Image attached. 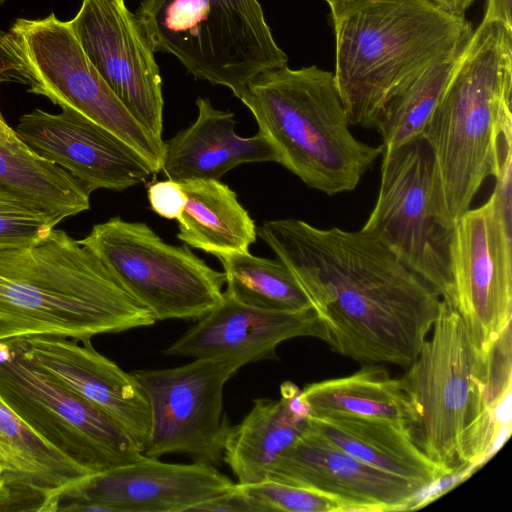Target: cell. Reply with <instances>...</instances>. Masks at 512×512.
Segmentation results:
<instances>
[{
    "mask_svg": "<svg viewBox=\"0 0 512 512\" xmlns=\"http://www.w3.org/2000/svg\"><path fill=\"white\" fill-rule=\"evenodd\" d=\"M179 184L186 203L176 219L178 239L214 256L249 251L256 240V226L229 186L213 179Z\"/></svg>",
    "mask_w": 512,
    "mask_h": 512,
    "instance_id": "cb8c5ba5",
    "label": "cell"
},
{
    "mask_svg": "<svg viewBox=\"0 0 512 512\" xmlns=\"http://www.w3.org/2000/svg\"><path fill=\"white\" fill-rule=\"evenodd\" d=\"M0 190L59 222L90 208V193L68 172L36 154L0 112Z\"/></svg>",
    "mask_w": 512,
    "mask_h": 512,
    "instance_id": "603a6c76",
    "label": "cell"
},
{
    "mask_svg": "<svg viewBox=\"0 0 512 512\" xmlns=\"http://www.w3.org/2000/svg\"><path fill=\"white\" fill-rule=\"evenodd\" d=\"M235 483L209 464H174L143 459L91 473L61 488L49 510L67 500L94 501L111 512H189Z\"/></svg>",
    "mask_w": 512,
    "mask_h": 512,
    "instance_id": "2e32d148",
    "label": "cell"
},
{
    "mask_svg": "<svg viewBox=\"0 0 512 512\" xmlns=\"http://www.w3.org/2000/svg\"><path fill=\"white\" fill-rule=\"evenodd\" d=\"M0 400L53 447L92 473L145 457L111 416L0 341Z\"/></svg>",
    "mask_w": 512,
    "mask_h": 512,
    "instance_id": "9c48e42d",
    "label": "cell"
},
{
    "mask_svg": "<svg viewBox=\"0 0 512 512\" xmlns=\"http://www.w3.org/2000/svg\"><path fill=\"white\" fill-rule=\"evenodd\" d=\"M512 121L499 130L494 149L492 176L495 179L493 193L496 195L504 214L512 219Z\"/></svg>",
    "mask_w": 512,
    "mask_h": 512,
    "instance_id": "4dcf8cb0",
    "label": "cell"
},
{
    "mask_svg": "<svg viewBox=\"0 0 512 512\" xmlns=\"http://www.w3.org/2000/svg\"><path fill=\"white\" fill-rule=\"evenodd\" d=\"M68 23L119 101L146 130L162 139L164 99L155 51L125 0H83Z\"/></svg>",
    "mask_w": 512,
    "mask_h": 512,
    "instance_id": "5bb4252c",
    "label": "cell"
},
{
    "mask_svg": "<svg viewBox=\"0 0 512 512\" xmlns=\"http://www.w3.org/2000/svg\"><path fill=\"white\" fill-rule=\"evenodd\" d=\"M49 444L0 400V478L50 496L91 474ZM47 507V505H46Z\"/></svg>",
    "mask_w": 512,
    "mask_h": 512,
    "instance_id": "484cf974",
    "label": "cell"
},
{
    "mask_svg": "<svg viewBox=\"0 0 512 512\" xmlns=\"http://www.w3.org/2000/svg\"><path fill=\"white\" fill-rule=\"evenodd\" d=\"M237 484L256 512H351L341 500L270 478L253 484Z\"/></svg>",
    "mask_w": 512,
    "mask_h": 512,
    "instance_id": "f1b7e54d",
    "label": "cell"
},
{
    "mask_svg": "<svg viewBox=\"0 0 512 512\" xmlns=\"http://www.w3.org/2000/svg\"><path fill=\"white\" fill-rule=\"evenodd\" d=\"M156 322L89 248L53 228L26 247L0 248V341L94 336Z\"/></svg>",
    "mask_w": 512,
    "mask_h": 512,
    "instance_id": "7a4b0ae2",
    "label": "cell"
},
{
    "mask_svg": "<svg viewBox=\"0 0 512 512\" xmlns=\"http://www.w3.org/2000/svg\"><path fill=\"white\" fill-rule=\"evenodd\" d=\"M135 14L155 52L237 98L258 75L288 63L259 0H141Z\"/></svg>",
    "mask_w": 512,
    "mask_h": 512,
    "instance_id": "8992f818",
    "label": "cell"
},
{
    "mask_svg": "<svg viewBox=\"0 0 512 512\" xmlns=\"http://www.w3.org/2000/svg\"><path fill=\"white\" fill-rule=\"evenodd\" d=\"M258 234L293 274L334 351L367 364L415 360L442 298L385 245L362 230L298 219L266 221Z\"/></svg>",
    "mask_w": 512,
    "mask_h": 512,
    "instance_id": "6da1fadb",
    "label": "cell"
},
{
    "mask_svg": "<svg viewBox=\"0 0 512 512\" xmlns=\"http://www.w3.org/2000/svg\"><path fill=\"white\" fill-rule=\"evenodd\" d=\"M439 7L457 15L464 16V12L475 0H430Z\"/></svg>",
    "mask_w": 512,
    "mask_h": 512,
    "instance_id": "d590c367",
    "label": "cell"
},
{
    "mask_svg": "<svg viewBox=\"0 0 512 512\" xmlns=\"http://www.w3.org/2000/svg\"><path fill=\"white\" fill-rule=\"evenodd\" d=\"M430 336L400 378L412 409L409 433L432 461L454 474L465 438L489 409L483 405L486 354L442 299Z\"/></svg>",
    "mask_w": 512,
    "mask_h": 512,
    "instance_id": "52a82bcc",
    "label": "cell"
},
{
    "mask_svg": "<svg viewBox=\"0 0 512 512\" xmlns=\"http://www.w3.org/2000/svg\"><path fill=\"white\" fill-rule=\"evenodd\" d=\"M12 340L26 358L117 421L143 453L151 426L150 405L132 372L100 354L91 341L58 336Z\"/></svg>",
    "mask_w": 512,
    "mask_h": 512,
    "instance_id": "ac0fdd59",
    "label": "cell"
},
{
    "mask_svg": "<svg viewBox=\"0 0 512 512\" xmlns=\"http://www.w3.org/2000/svg\"><path fill=\"white\" fill-rule=\"evenodd\" d=\"M461 51L425 70L387 102L375 127L384 148H395L422 137L450 82Z\"/></svg>",
    "mask_w": 512,
    "mask_h": 512,
    "instance_id": "83f0119b",
    "label": "cell"
},
{
    "mask_svg": "<svg viewBox=\"0 0 512 512\" xmlns=\"http://www.w3.org/2000/svg\"><path fill=\"white\" fill-rule=\"evenodd\" d=\"M334 80L349 125L376 127L387 102L431 66L457 55L472 30L430 0H351L330 6Z\"/></svg>",
    "mask_w": 512,
    "mask_h": 512,
    "instance_id": "3957f363",
    "label": "cell"
},
{
    "mask_svg": "<svg viewBox=\"0 0 512 512\" xmlns=\"http://www.w3.org/2000/svg\"><path fill=\"white\" fill-rule=\"evenodd\" d=\"M147 194L152 210L170 220L179 217L186 203L179 182L170 179L151 183Z\"/></svg>",
    "mask_w": 512,
    "mask_h": 512,
    "instance_id": "1f68e13d",
    "label": "cell"
},
{
    "mask_svg": "<svg viewBox=\"0 0 512 512\" xmlns=\"http://www.w3.org/2000/svg\"><path fill=\"white\" fill-rule=\"evenodd\" d=\"M7 0H0V5L6 2Z\"/></svg>",
    "mask_w": 512,
    "mask_h": 512,
    "instance_id": "8d00e7d4",
    "label": "cell"
},
{
    "mask_svg": "<svg viewBox=\"0 0 512 512\" xmlns=\"http://www.w3.org/2000/svg\"><path fill=\"white\" fill-rule=\"evenodd\" d=\"M30 79L28 92L71 109L106 128L140 153L155 174L162 169L164 141L146 130L115 96L90 62L68 22L52 12L19 18L7 33Z\"/></svg>",
    "mask_w": 512,
    "mask_h": 512,
    "instance_id": "8fae6325",
    "label": "cell"
},
{
    "mask_svg": "<svg viewBox=\"0 0 512 512\" xmlns=\"http://www.w3.org/2000/svg\"><path fill=\"white\" fill-rule=\"evenodd\" d=\"M511 3L512 0H487L483 20L501 21L512 29Z\"/></svg>",
    "mask_w": 512,
    "mask_h": 512,
    "instance_id": "e575fe53",
    "label": "cell"
},
{
    "mask_svg": "<svg viewBox=\"0 0 512 512\" xmlns=\"http://www.w3.org/2000/svg\"><path fill=\"white\" fill-rule=\"evenodd\" d=\"M189 512H256V510L239 485L235 483L229 490L195 505Z\"/></svg>",
    "mask_w": 512,
    "mask_h": 512,
    "instance_id": "d6a6232c",
    "label": "cell"
},
{
    "mask_svg": "<svg viewBox=\"0 0 512 512\" xmlns=\"http://www.w3.org/2000/svg\"><path fill=\"white\" fill-rule=\"evenodd\" d=\"M280 399L257 398L247 415L229 427L223 461L239 484L265 480L277 458L308 428L309 413L300 389L284 382Z\"/></svg>",
    "mask_w": 512,
    "mask_h": 512,
    "instance_id": "44dd1931",
    "label": "cell"
},
{
    "mask_svg": "<svg viewBox=\"0 0 512 512\" xmlns=\"http://www.w3.org/2000/svg\"><path fill=\"white\" fill-rule=\"evenodd\" d=\"M198 115L186 129L164 142L161 171L177 182L219 180L244 163L277 162L271 144L261 134L241 137L231 111L216 109L208 98L198 97Z\"/></svg>",
    "mask_w": 512,
    "mask_h": 512,
    "instance_id": "ffe728a7",
    "label": "cell"
},
{
    "mask_svg": "<svg viewBox=\"0 0 512 512\" xmlns=\"http://www.w3.org/2000/svg\"><path fill=\"white\" fill-rule=\"evenodd\" d=\"M309 427L343 451L383 471L430 488L452 475L429 459L408 426L385 419L310 417Z\"/></svg>",
    "mask_w": 512,
    "mask_h": 512,
    "instance_id": "7402d4cb",
    "label": "cell"
},
{
    "mask_svg": "<svg viewBox=\"0 0 512 512\" xmlns=\"http://www.w3.org/2000/svg\"><path fill=\"white\" fill-rule=\"evenodd\" d=\"M17 82L29 85L23 61L12 47L7 33L0 30V83Z\"/></svg>",
    "mask_w": 512,
    "mask_h": 512,
    "instance_id": "836d02e7",
    "label": "cell"
},
{
    "mask_svg": "<svg viewBox=\"0 0 512 512\" xmlns=\"http://www.w3.org/2000/svg\"><path fill=\"white\" fill-rule=\"evenodd\" d=\"M512 219L494 193L455 221L450 249L452 306L486 354L512 320Z\"/></svg>",
    "mask_w": 512,
    "mask_h": 512,
    "instance_id": "4fadbf2b",
    "label": "cell"
},
{
    "mask_svg": "<svg viewBox=\"0 0 512 512\" xmlns=\"http://www.w3.org/2000/svg\"><path fill=\"white\" fill-rule=\"evenodd\" d=\"M223 266L225 294L243 304L270 310L296 311L311 308L310 302L281 262L248 252L215 256Z\"/></svg>",
    "mask_w": 512,
    "mask_h": 512,
    "instance_id": "4316f807",
    "label": "cell"
},
{
    "mask_svg": "<svg viewBox=\"0 0 512 512\" xmlns=\"http://www.w3.org/2000/svg\"><path fill=\"white\" fill-rule=\"evenodd\" d=\"M242 366L234 357H211L173 368L134 370L151 413L143 454L160 458L180 453L213 466L223 461L230 427L223 389Z\"/></svg>",
    "mask_w": 512,
    "mask_h": 512,
    "instance_id": "7c38bea8",
    "label": "cell"
},
{
    "mask_svg": "<svg viewBox=\"0 0 512 512\" xmlns=\"http://www.w3.org/2000/svg\"><path fill=\"white\" fill-rule=\"evenodd\" d=\"M378 197L362 231L452 305L450 249L455 220L443 193L433 152L419 137L381 154Z\"/></svg>",
    "mask_w": 512,
    "mask_h": 512,
    "instance_id": "ba28073f",
    "label": "cell"
},
{
    "mask_svg": "<svg viewBox=\"0 0 512 512\" xmlns=\"http://www.w3.org/2000/svg\"><path fill=\"white\" fill-rule=\"evenodd\" d=\"M16 132L39 156L68 172L83 188L122 191L147 181V160L118 136L71 109L51 114L34 109Z\"/></svg>",
    "mask_w": 512,
    "mask_h": 512,
    "instance_id": "9a60e30c",
    "label": "cell"
},
{
    "mask_svg": "<svg viewBox=\"0 0 512 512\" xmlns=\"http://www.w3.org/2000/svg\"><path fill=\"white\" fill-rule=\"evenodd\" d=\"M512 29L482 20L461 51L423 132L456 221L492 176L500 128L512 121Z\"/></svg>",
    "mask_w": 512,
    "mask_h": 512,
    "instance_id": "5b68a950",
    "label": "cell"
},
{
    "mask_svg": "<svg viewBox=\"0 0 512 512\" xmlns=\"http://www.w3.org/2000/svg\"><path fill=\"white\" fill-rule=\"evenodd\" d=\"M267 478L329 495L346 503L351 512L414 509L426 490L357 459L309 425L277 458Z\"/></svg>",
    "mask_w": 512,
    "mask_h": 512,
    "instance_id": "e0dca14e",
    "label": "cell"
},
{
    "mask_svg": "<svg viewBox=\"0 0 512 512\" xmlns=\"http://www.w3.org/2000/svg\"><path fill=\"white\" fill-rule=\"evenodd\" d=\"M79 241L156 321L199 320L223 299L224 272L212 269L187 245L164 242L145 223L112 217Z\"/></svg>",
    "mask_w": 512,
    "mask_h": 512,
    "instance_id": "30bf717a",
    "label": "cell"
},
{
    "mask_svg": "<svg viewBox=\"0 0 512 512\" xmlns=\"http://www.w3.org/2000/svg\"><path fill=\"white\" fill-rule=\"evenodd\" d=\"M59 223L28 201L0 190V248L30 246Z\"/></svg>",
    "mask_w": 512,
    "mask_h": 512,
    "instance_id": "f546056e",
    "label": "cell"
},
{
    "mask_svg": "<svg viewBox=\"0 0 512 512\" xmlns=\"http://www.w3.org/2000/svg\"><path fill=\"white\" fill-rule=\"evenodd\" d=\"M299 398L310 417L385 419L408 426L413 420L409 398L400 378L381 364H367L340 378L311 383Z\"/></svg>",
    "mask_w": 512,
    "mask_h": 512,
    "instance_id": "d4e9b609",
    "label": "cell"
},
{
    "mask_svg": "<svg viewBox=\"0 0 512 512\" xmlns=\"http://www.w3.org/2000/svg\"><path fill=\"white\" fill-rule=\"evenodd\" d=\"M296 337L323 340L324 332L312 307L262 309L238 302L223 291L222 301L163 353L194 359L234 357L246 365L277 358V347Z\"/></svg>",
    "mask_w": 512,
    "mask_h": 512,
    "instance_id": "d6986e66",
    "label": "cell"
},
{
    "mask_svg": "<svg viewBox=\"0 0 512 512\" xmlns=\"http://www.w3.org/2000/svg\"><path fill=\"white\" fill-rule=\"evenodd\" d=\"M239 99L277 163L329 196L354 190L383 152L353 136L333 73L314 65L263 72Z\"/></svg>",
    "mask_w": 512,
    "mask_h": 512,
    "instance_id": "277c9868",
    "label": "cell"
}]
</instances>
